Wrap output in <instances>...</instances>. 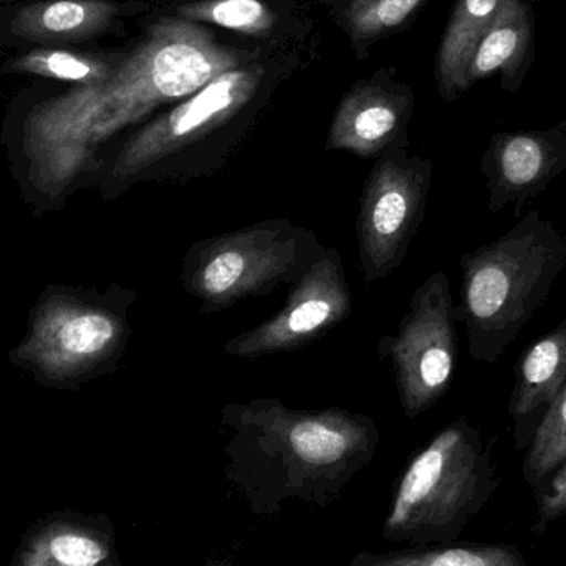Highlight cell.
I'll return each mask as SVG.
<instances>
[{"instance_id":"cell-1","label":"cell","mask_w":566,"mask_h":566,"mask_svg":"<svg viewBox=\"0 0 566 566\" xmlns=\"http://www.w3.org/2000/svg\"><path fill=\"white\" fill-rule=\"evenodd\" d=\"M151 13L105 83L33 103L3 135L13 178L36 214L59 211L73 192L96 186L109 139L271 49L229 45L211 27Z\"/></svg>"},{"instance_id":"cell-2","label":"cell","mask_w":566,"mask_h":566,"mask_svg":"<svg viewBox=\"0 0 566 566\" xmlns=\"http://www.w3.org/2000/svg\"><path fill=\"white\" fill-rule=\"evenodd\" d=\"M226 474L255 514L283 502L326 505L378 449V426L342 408L292 409L281 399L229 402L221 409Z\"/></svg>"},{"instance_id":"cell-3","label":"cell","mask_w":566,"mask_h":566,"mask_svg":"<svg viewBox=\"0 0 566 566\" xmlns=\"http://www.w3.org/2000/svg\"><path fill=\"white\" fill-rule=\"evenodd\" d=\"M302 52L310 49H264L139 126L105 155L95 186L103 201L143 182H186L218 172L244 145L277 86L298 69Z\"/></svg>"},{"instance_id":"cell-4","label":"cell","mask_w":566,"mask_h":566,"mask_svg":"<svg viewBox=\"0 0 566 566\" xmlns=\"http://www.w3.org/2000/svg\"><path fill=\"white\" fill-rule=\"evenodd\" d=\"M566 265V232L531 211L491 244L461 258L469 353L495 363L551 295Z\"/></svg>"},{"instance_id":"cell-5","label":"cell","mask_w":566,"mask_h":566,"mask_svg":"<svg viewBox=\"0 0 566 566\" xmlns=\"http://www.w3.org/2000/svg\"><path fill=\"white\" fill-rule=\"evenodd\" d=\"M136 300L138 293L119 283L105 292L50 283L30 308L25 336L9 349V361L45 388L78 391L118 369Z\"/></svg>"},{"instance_id":"cell-6","label":"cell","mask_w":566,"mask_h":566,"mask_svg":"<svg viewBox=\"0 0 566 566\" xmlns=\"http://www.w3.org/2000/svg\"><path fill=\"white\" fill-rule=\"evenodd\" d=\"M325 251L310 229L286 218L268 219L195 242L182 258L179 281L201 312H222L293 285Z\"/></svg>"},{"instance_id":"cell-7","label":"cell","mask_w":566,"mask_h":566,"mask_svg":"<svg viewBox=\"0 0 566 566\" xmlns=\"http://www.w3.org/2000/svg\"><path fill=\"white\" fill-rule=\"evenodd\" d=\"M481 474V442L465 421L442 429L412 458L396 488L382 537L415 542L448 531L468 511Z\"/></svg>"},{"instance_id":"cell-8","label":"cell","mask_w":566,"mask_h":566,"mask_svg":"<svg viewBox=\"0 0 566 566\" xmlns=\"http://www.w3.org/2000/svg\"><path fill=\"white\" fill-rule=\"evenodd\" d=\"M434 165L396 146L375 159L359 199L356 238L366 285L382 281L405 262L424 219Z\"/></svg>"},{"instance_id":"cell-9","label":"cell","mask_w":566,"mask_h":566,"mask_svg":"<svg viewBox=\"0 0 566 566\" xmlns=\"http://www.w3.org/2000/svg\"><path fill=\"white\" fill-rule=\"evenodd\" d=\"M455 306L444 272H434L416 290L395 335L378 343L391 363L402 411L409 419L431 409L451 388L458 358Z\"/></svg>"},{"instance_id":"cell-10","label":"cell","mask_w":566,"mask_h":566,"mask_svg":"<svg viewBox=\"0 0 566 566\" xmlns=\"http://www.w3.org/2000/svg\"><path fill=\"white\" fill-rule=\"evenodd\" d=\"M353 296L336 248L302 275L286 296L285 305L272 318L229 339L224 353L235 358L255 359L295 352L322 338L352 315Z\"/></svg>"},{"instance_id":"cell-11","label":"cell","mask_w":566,"mask_h":566,"mask_svg":"<svg viewBox=\"0 0 566 566\" xmlns=\"http://www.w3.org/2000/svg\"><path fill=\"white\" fill-rule=\"evenodd\" d=\"M411 86L382 66L359 78L343 95L326 136V151H345L363 159H378L396 146H409V123L415 115Z\"/></svg>"},{"instance_id":"cell-12","label":"cell","mask_w":566,"mask_h":566,"mask_svg":"<svg viewBox=\"0 0 566 566\" xmlns=\"http://www.w3.org/2000/svg\"><path fill=\"white\" fill-rule=\"evenodd\" d=\"M566 169V118L547 129L495 133L481 171L492 212H521Z\"/></svg>"},{"instance_id":"cell-13","label":"cell","mask_w":566,"mask_h":566,"mask_svg":"<svg viewBox=\"0 0 566 566\" xmlns=\"http://www.w3.org/2000/svg\"><path fill=\"white\" fill-rule=\"evenodd\" d=\"M166 15L229 30L258 46L310 49L313 22L300 0H188L155 9Z\"/></svg>"},{"instance_id":"cell-14","label":"cell","mask_w":566,"mask_h":566,"mask_svg":"<svg viewBox=\"0 0 566 566\" xmlns=\"http://www.w3.org/2000/svg\"><path fill=\"white\" fill-rule=\"evenodd\" d=\"M153 9L143 0H35L15 10L9 29L39 46H70L125 32L126 19Z\"/></svg>"},{"instance_id":"cell-15","label":"cell","mask_w":566,"mask_h":566,"mask_svg":"<svg viewBox=\"0 0 566 566\" xmlns=\"http://www.w3.org/2000/svg\"><path fill=\"white\" fill-rule=\"evenodd\" d=\"M535 60V13L528 0H505L482 33L469 62L465 80L472 86L501 73V88L517 93Z\"/></svg>"},{"instance_id":"cell-16","label":"cell","mask_w":566,"mask_h":566,"mask_svg":"<svg viewBox=\"0 0 566 566\" xmlns=\"http://www.w3.org/2000/svg\"><path fill=\"white\" fill-rule=\"evenodd\" d=\"M504 3L505 0H455L434 66L438 92L446 102H455L471 88L465 72L472 53Z\"/></svg>"},{"instance_id":"cell-17","label":"cell","mask_w":566,"mask_h":566,"mask_svg":"<svg viewBox=\"0 0 566 566\" xmlns=\"http://www.w3.org/2000/svg\"><path fill=\"white\" fill-rule=\"evenodd\" d=\"M565 385L566 318L525 352L509 411L514 418H525L537 409L547 408Z\"/></svg>"},{"instance_id":"cell-18","label":"cell","mask_w":566,"mask_h":566,"mask_svg":"<svg viewBox=\"0 0 566 566\" xmlns=\"http://www.w3.org/2000/svg\"><path fill=\"white\" fill-rule=\"evenodd\" d=\"M428 0H339L328 15L348 36L356 59L369 56L386 36L408 29Z\"/></svg>"},{"instance_id":"cell-19","label":"cell","mask_w":566,"mask_h":566,"mask_svg":"<svg viewBox=\"0 0 566 566\" xmlns=\"http://www.w3.org/2000/svg\"><path fill=\"white\" fill-rule=\"evenodd\" d=\"M126 52H83L72 46H35L7 62L0 73L60 80L75 86L105 83L118 69Z\"/></svg>"},{"instance_id":"cell-20","label":"cell","mask_w":566,"mask_h":566,"mask_svg":"<svg viewBox=\"0 0 566 566\" xmlns=\"http://www.w3.org/2000/svg\"><path fill=\"white\" fill-rule=\"evenodd\" d=\"M106 532L75 522H53L35 535L19 566H102L112 555Z\"/></svg>"},{"instance_id":"cell-21","label":"cell","mask_w":566,"mask_h":566,"mask_svg":"<svg viewBox=\"0 0 566 566\" xmlns=\"http://www.w3.org/2000/svg\"><path fill=\"white\" fill-rule=\"evenodd\" d=\"M349 566H524L521 555L509 548H441L369 554L359 552Z\"/></svg>"},{"instance_id":"cell-22","label":"cell","mask_w":566,"mask_h":566,"mask_svg":"<svg viewBox=\"0 0 566 566\" xmlns=\"http://www.w3.org/2000/svg\"><path fill=\"white\" fill-rule=\"evenodd\" d=\"M566 459V385L547 405L544 418L535 432L527 455V478L532 481L547 478Z\"/></svg>"},{"instance_id":"cell-23","label":"cell","mask_w":566,"mask_h":566,"mask_svg":"<svg viewBox=\"0 0 566 566\" xmlns=\"http://www.w3.org/2000/svg\"><path fill=\"white\" fill-rule=\"evenodd\" d=\"M566 511V459L558 474L552 481L547 494L542 497L541 514L544 518H557Z\"/></svg>"},{"instance_id":"cell-24","label":"cell","mask_w":566,"mask_h":566,"mask_svg":"<svg viewBox=\"0 0 566 566\" xmlns=\"http://www.w3.org/2000/svg\"><path fill=\"white\" fill-rule=\"evenodd\" d=\"M300 2L308 3V6L325 7L326 12L333 9L339 0H300Z\"/></svg>"},{"instance_id":"cell-25","label":"cell","mask_w":566,"mask_h":566,"mask_svg":"<svg viewBox=\"0 0 566 566\" xmlns=\"http://www.w3.org/2000/svg\"><path fill=\"white\" fill-rule=\"evenodd\" d=\"M143 2H149V3H165V6H172V3H181V2H188V0H143Z\"/></svg>"},{"instance_id":"cell-26","label":"cell","mask_w":566,"mask_h":566,"mask_svg":"<svg viewBox=\"0 0 566 566\" xmlns=\"http://www.w3.org/2000/svg\"><path fill=\"white\" fill-rule=\"evenodd\" d=\"M102 566H118L115 564V562L108 560L106 564H103Z\"/></svg>"},{"instance_id":"cell-27","label":"cell","mask_w":566,"mask_h":566,"mask_svg":"<svg viewBox=\"0 0 566 566\" xmlns=\"http://www.w3.org/2000/svg\"><path fill=\"white\" fill-rule=\"evenodd\" d=\"M12 2H19V0H0V3H12Z\"/></svg>"}]
</instances>
